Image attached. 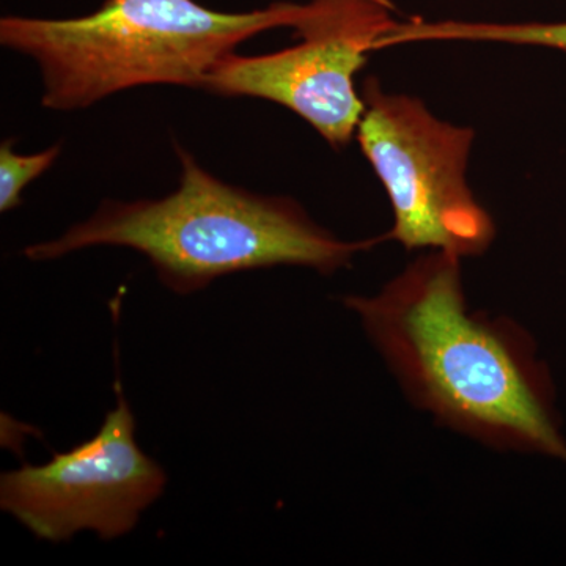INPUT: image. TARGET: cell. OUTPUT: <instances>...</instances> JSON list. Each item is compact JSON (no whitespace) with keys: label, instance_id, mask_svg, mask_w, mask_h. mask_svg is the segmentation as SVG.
Masks as SVG:
<instances>
[{"label":"cell","instance_id":"obj_1","mask_svg":"<svg viewBox=\"0 0 566 566\" xmlns=\"http://www.w3.org/2000/svg\"><path fill=\"white\" fill-rule=\"evenodd\" d=\"M460 256L433 251L371 297L346 296L409 400L439 423L497 450L566 463L549 368L509 318L474 312Z\"/></svg>","mask_w":566,"mask_h":566},{"label":"cell","instance_id":"obj_2","mask_svg":"<svg viewBox=\"0 0 566 566\" xmlns=\"http://www.w3.org/2000/svg\"><path fill=\"white\" fill-rule=\"evenodd\" d=\"M174 147L181 166L177 191L159 200H107L57 240L29 245L25 256L46 262L95 245L129 248L147 256L167 289L186 296L223 275L264 268L333 274L386 240H338L289 197L227 185L180 144Z\"/></svg>","mask_w":566,"mask_h":566},{"label":"cell","instance_id":"obj_3","mask_svg":"<svg viewBox=\"0 0 566 566\" xmlns=\"http://www.w3.org/2000/svg\"><path fill=\"white\" fill-rule=\"evenodd\" d=\"M305 13L290 2L222 13L196 0H106L73 20L2 18L0 43L39 65L44 107L76 111L140 85L200 88L243 41L296 28Z\"/></svg>","mask_w":566,"mask_h":566},{"label":"cell","instance_id":"obj_4","mask_svg":"<svg viewBox=\"0 0 566 566\" xmlns=\"http://www.w3.org/2000/svg\"><path fill=\"white\" fill-rule=\"evenodd\" d=\"M360 95L357 140L392 205L386 240L460 259L485 253L493 218L465 181L474 129L439 120L415 96L382 91L376 77L364 81Z\"/></svg>","mask_w":566,"mask_h":566},{"label":"cell","instance_id":"obj_5","mask_svg":"<svg viewBox=\"0 0 566 566\" xmlns=\"http://www.w3.org/2000/svg\"><path fill=\"white\" fill-rule=\"evenodd\" d=\"M387 0H312L296 25L300 43L273 54L226 55L202 91L281 104L307 122L327 144L353 140L363 117L357 73L397 24Z\"/></svg>","mask_w":566,"mask_h":566},{"label":"cell","instance_id":"obj_6","mask_svg":"<svg viewBox=\"0 0 566 566\" xmlns=\"http://www.w3.org/2000/svg\"><path fill=\"white\" fill-rule=\"evenodd\" d=\"M115 394V408L92 439L46 464L0 475V509L36 538L61 543L82 531L118 538L166 490V472L137 444L136 417L118 379Z\"/></svg>","mask_w":566,"mask_h":566},{"label":"cell","instance_id":"obj_7","mask_svg":"<svg viewBox=\"0 0 566 566\" xmlns=\"http://www.w3.org/2000/svg\"><path fill=\"white\" fill-rule=\"evenodd\" d=\"M416 41H493L566 52V21L497 24L465 21L431 22L412 18L411 21H397L382 40L381 50Z\"/></svg>","mask_w":566,"mask_h":566},{"label":"cell","instance_id":"obj_8","mask_svg":"<svg viewBox=\"0 0 566 566\" xmlns=\"http://www.w3.org/2000/svg\"><path fill=\"white\" fill-rule=\"evenodd\" d=\"M61 151L62 145L57 144L33 155H20L13 150V140H3L0 145V211L20 207L25 186L50 170Z\"/></svg>","mask_w":566,"mask_h":566}]
</instances>
